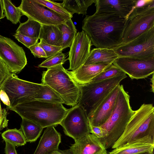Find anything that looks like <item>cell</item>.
Returning a JSON list of instances; mask_svg holds the SVG:
<instances>
[{"label":"cell","instance_id":"1","mask_svg":"<svg viewBox=\"0 0 154 154\" xmlns=\"http://www.w3.org/2000/svg\"><path fill=\"white\" fill-rule=\"evenodd\" d=\"M126 19L116 14L95 12L86 15L82 28L96 48H112L121 45Z\"/></svg>","mask_w":154,"mask_h":154},{"label":"cell","instance_id":"2","mask_svg":"<svg viewBox=\"0 0 154 154\" xmlns=\"http://www.w3.org/2000/svg\"><path fill=\"white\" fill-rule=\"evenodd\" d=\"M7 109L14 111L22 118L34 122L43 128L59 125L68 111L62 104L37 100L19 103Z\"/></svg>","mask_w":154,"mask_h":154},{"label":"cell","instance_id":"3","mask_svg":"<svg viewBox=\"0 0 154 154\" xmlns=\"http://www.w3.org/2000/svg\"><path fill=\"white\" fill-rule=\"evenodd\" d=\"M130 96L122 85L118 94L112 113L101 127L107 130L106 137L99 139L105 149L111 148L121 136L127 124L133 115L130 103Z\"/></svg>","mask_w":154,"mask_h":154},{"label":"cell","instance_id":"4","mask_svg":"<svg viewBox=\"0 0 154 154\" xmlns=\"http://www.w3.org/2000/svg\"><path fill=\"white\" fill-rule=\"evenodd\" d=\"M42 75V83L55 91L65 104L73 107L78 104L81 94L79 86L62 64L48 68Z\"/></svg>","mask_w":154,"mask_h":154},{"label":"cell","instance_id":"5","mask_svg":"<svg viewBox=\"0 0 154 154\" xmlns=\"http://www.w3.org/2000/svg\"><path fill=\"white\" fill-rule=\"evenodd\" d=\"M147 136L154 138V107L152 104L143 103L134 111L123 134L111 148Z\"/></svg>","mask_w":154,"mask_h":154},{"label":"cell","instance_id":"6","mask_svg":"<svg viewBox=\"0 0 154 154\" xmlns=\"http://www.w3.org/2000/svg\"><path fill=\"white\" fill-rule=\"evenodd\" d=\"M153 27L154 0H137L136 6L126 19L122 44L131 41Z\"/></svg>","mask_w":154,"mask_h":154},{"label":"cell","instance_id":"7","mask_svg":"<svg viewBox=\"0 0 154 154\" xmlns=\"http://www.w3.org/2000/svg\"><path fill=\"white\" fill-rule=\"evenodd\" d=\"M127 77L123 73L103 80L79 85L81 94L78 104L84 109L88 118L101 101Z\"/></svg>","mask_w":154,"mask_h":154},{"label":"cell","instance_id":"8","mask_svg":"<svg viewBox=\"0 0 154 154\" xmlns=\"http://www.w3.org/2000/svg\"><path fill=\"white\" fill-rule=\"evenodd\" d=\"M42 85V83L20 79L16 74L11 73L0 89L4 90L8 95L11 106L35 100V97Z\"/></svg>","mask_w":154,"mask_h":154},{"label":"cell","instance_id":"9","mask_svg":"<svg viewBox=\"0 0 154 154\" xmlns=\"http://www.w3.org/2000/svg\"><path fill=\"white\" fill-rule=\"evenodd\" d=\"M112 49L119 57L142 59L154 57V27L131 41Z\"/></svg>","mask_w":154,"mask_h":154},{"label":"cell","instance_id":"10","mask_svg":"<svg viewBox=\"0 0 154 154\" xmlns=\"http://www.w3.org/2000/svg\"><path fill=\"white\" fill-rule=\"evenodd\" d=\"M59 125L65 134L75 142L90 133L88 117L84 109L78 104L68 109Z\"/></svg>","mask_w":154,"mask_h":154},{"label":"cell","instance_id":"11","mask_svg":"<svg viewBox=\"0 0 154 154\" xmlns=\"http://www.w3.org/2000/svg\"><path fill=\"white\" fill-rule=\"evenodd\" d=\"M0 59L12 73H19L27 63L23 48L11 38L0 35Z\"/></svg>","mask_w":154,"mask_h":154},{"label":"cell","instance_id":"12","mask_svg":"<svg viewBox=\"0 0 154 154\" xmlns=\"http://www.w3.org/2000/svg\"><path fill=\"white\" fill-rule=\"evenodd\" d=\"M18 8L22 15L36 21L42 25H55L64 23L68 19L36 2L22 0Z\"/></svg>","mask_w":154,"mask_h":154},{"label":"cell","instance_id":"13","mask_svg":"<svg viewBox=\"0 0 154 154\" xmlns=\"http://www.w3.org/2000/svg\"><path fill=\"white\" fill-rule=\"evenodd\" d=\"M113 64L133 79H144L154 73V57L142 59L119 57Z\"/></svg>","mask_w":154,"mask_h":154},{"label":"cell","instance_id":"14","mask_svg":"<svg viewBox=\"0 0 154 154\" xmlns=\"http://www.w3.org/2000/svg\"><path fill=\"white\" fill-rule=\"evenodd\" d=\"M90 38L83 31L77 33L70 47L69 70H74L83 65L91 51Z\"/></svg>","mask_w":154,"mask_h":154},{"label":"cell","instance_id":"15","mask_svg":"<svg viewBox=\"0 0 154 154\" xmlns=\"http://www.w3.org/2000/svg\"><path fill=\"white\" fill-rule=\"evenodd\" d=\"M120 84L112 90L100 103L91 115L88 118L89 124L100 126L107 120L113 109L120 88Z\"/></svg>","mask_w":154,"mask_h":154},{"label":"cell","instance_id":"16","mask_svg":"<svg viewBox=\"0 0 154 154\" xmlns=\"http://www.w3.org/2000/svg\"><path fill=\"white\" fill-rule=\"evenodd\" d=\"M136 0H95V12L113 14L126 19L136 6Z\"/></svg>","mask_w":154,"mask_h":154},{"label":"cell","instance_id":"17","mask_svg":"<svg viewBox=\"0 0 154 154\" xmlns=\"http://www.w3.org/2000/svg\"><path fill=\"white\" fill-rule=\"evenodd\" d=\"M154 138L147 136L132 141L108 152L109 154H142L153 152Z\"/></svg>","mask_w":154,"mask_h":154},{"label":"cell","instance_id":"18","mask_svg":"<svg viewBox=\"0 0 154 154\" xmlns=\"http://www.w3.org/2000/svg\"><path fill=\"white\" fill-rule=\"evenodd\" d=\"M70 149L72 154H97L106 149L99 139L90 133L75 142Z\"/></svg>","mask_w":154,"mask_h":154},{"label":"cell","instance_id":"19","mask_svg":"<svg viewBox=\"0 0 154 154\" xmlns=\"http://www.w3.org/2000/svg\"><path fill=\"white\" fill-rule=\"evenodd\" d=\"M112 62H104L90 65H83L76 69L69 72L79 85H83L90 82Z\"/></svg>","mask_w":154,"mask_h":154},{"label":"cell","instance_id":"20","mask_svg":"<svg viewBox=\"0 0 154 154\" xmlns=\"http://www.w3.org/2000/svg\"><path fill=\"white\" fill-rule=\"evenodd\" d=\"M61 134L51 126L46 128L33 154H48L58 149Z\"/></svg>","mask_w":154,"mask_h":154},{"label":"cell","instance_id":"21","mask_svg":"<svg viewBox=\"0 0 154 154\" xmlns=\"http://www.w3.org/2000/svg\"><path fill=\"white\" fill-rule=\"evenodd\" d=\"M119 56L112 48H94L92 49L83 65L112 62Z\"/></svg>","mask_w":154,"mask_h":154},{"label":"cell","instance_id":"22","mask_svg":"<svg viewBox=\"0 0 154 154\" xmlns=\"http://www.w3.org/2000/svg\"><path fill=\"white\" fill-rule=\"evenodd\" d=\"M39 39L50 45H62V34L57 26L42 25Z\"/></svg>","mask_w":154,"mask_h":154},{"label":"cell","instance_id":"23","mask_svg":"<svg viewBox=\"0 0 154 154\" xmlns=\"http://www.w3.org/2000/svg\"><path fill=\"white\" fill-rule=\"evenodd\" d=\"M20 130L27 142L35 141L40 136L43 128L38 124L25 119L22 118Z\"/></svg>","mask_w":154,"mask_h":154},{"label":"cell","instance_id":"24","mask_svg":"<svg viewBox=\"0 0 154 154\" xmlns=\"http://www.w3.org/2000/svg\"><path fill=\"white\" fill-rule=\"evenodd\" d=\"M95 0H64L62 6L72 15L75 13L86 15L88 8Z\"/></svg>","mask_w":154,"mask_h":154},{"label":"cell","instance_id":"25","mask_svg":"<svg viewBox=\"0 0 154 154\" xmlns=\"http://www.w3.org/2000/svg\"><path fill=\"white\" fill-rule=\"evenodd\" d=\"M57 26L62 34L63 50L70 47L77 33L76 27L71 19L67 20L65 23Z\"/></svg>","mask_w":154,"mask_h":154},{"label":"cell","instance_id":"26","mask_svg":"<svg viewBox=\"0 0 154 154\" xmlns=\"http://www.w3.org/2000/svg\"><path fill=\"white\" fill-rule=\"evenodd\" d=\"M42 26V25L38 22L28 19L25 22L20 24L16 30V32L39 39Z\"/></svg>","mask_w":154,"mask_h":154},{"label":"cell","instance_id":"27","mask_svg":"<svg viewBox=\"0 0 154 154\" xmlns=\"http://www.w3.org/2000/svg\"><path fill=\"white\" fill-rule=\"evenodd\" d=\"M35 99L53 103L64 104L63 99L55 91L43 84L39 90Z\"/></svg>","mask_w":154,"mask_h":154},{"label":"cell","instance_id":"28","mask_svg":"<svg viewBox=\"0 0 154 154\" xmlns=\"http://www.w3.org/2000/svg\"><path fill=\"white\" fill-rule=\"evenodd\" d=\"M2 137L5 141H8L16 146H24L27 142L21 131L16 128L7 130L2 134Z\"/></svg>","mask_w":154,"mask_h":154},{"label":"cell","instance_id":"29","mask_svg":"<svg viewBox=\"0 0 154 154\" xmlns=\"http://www.w3.org/2000/svg\"><path fill=\"white\" fill-rule=\"evenodd\" d=\"M5 16L7 20L16 24L20 22L22 15L20 10L9 0H2Z\"/></svg>","mask_w":154,"mask_h":154},{"label":"cell","instance_id":"30","mask_svg":"<svg viewBox=\"0 0 154 154\" xmlns=\"http://www.w3.org/2000/svg\"><path fill=\"white\" fill-rule=\"evenodd\" d=\"M35 0L38 3L67 19H71L72 17V15L62 6L60 3L49 0Z\"/></svg>","mask_w":154,"mask_h":154},{"label":"cell","instance_id":"31","mask_svg":"<svg viewBox=\"0 0 154 154\" xmlns=\"http://www.w3.org/2000/svg\"><path fill=\"white\" fill-rule=\"evenodd\" d=\"M123 73L124 72L119 67L112 63L93 79L90 82H96L103 80L113 77Z\"/></svg>","mask_w":154,"mask_h":154},{"label":"cell","instance_id":"32","mask_svg":"<svg viewBox=\"0 0 154 154\" xmlns=\"http://www.w3.org/2000/svg\"><path fill=\"white\" fill-rule=\"evenodd\" d=\"M66 60L65 54L61 51L47 58L39 65L38 67L48 69L56 66L63 65Z\"/></svg>","mask_w":154,"mask_h":154},{"label":"cell","instance_id":"33","mask_svg":"<svg viewBox=\"0 0 154 154\" xmlns=\"http://www.w3.org/2000/svg\"><path fill=\"white\" fill-rule=\"evenodd\" d=\"M39 43L45 52L47 58L63 50L62 46L50 45L46 43L42 40H40Z\"/></svg>","mask_w":154,"mask_h":154},{"label":"cell","instance_id":"34","mask_svg":"<svg viewBox=\"0 0 154 154\" xmlns=\"http://www.w3.org/2000/svg\"><path fill=\"white\" fill-rule=\"evenodd\" d=\"M15 38L27 48L38 42V39L29 37L19 33H16L13 35Z\"/></svg>","mask_w":154,"mask_h":154},{"label":"cell","instance_id":"35","mask_svg":"<svg viewBox=\"0 0 154 154\" xmlns=\"http://www.w3.org/2000/svg\"><path fill=\"white\" fill-rule=\"evenodd\" d=\"M29 48L35 57L47 58L46 54L43 48L40 45L39 43L37 42L35 43L29 47Z\"/></svg>","mask_w":154,"mask_h":154},{"label":"cell","instance_id":"36","mask_svg":"<svg viewBox=\"0 0 154 154\" xmlns=\"http://www.w3.org/2000/svg\"><path fill=\"white\" fill-rule=\"evenodd\" d=\"M11 74L6 65L0 59V88Z\"/></svg>","mask_w":154,"mask_h":154},{"label":"cell","instance_id":"37","mask_svg":"<svg viewBox=\"0 0 154 154\" xmlns=\"http://www.w3.org/2000/svg\"><path fill=\"white\" fill-rule=\"evenodd\" d=\"M89 125L90 133L93 134L99 139L106 136L108 132L106 130L100 126H95Z\"/></svg>","mask_w":154,"mask_h":154},{"label":"cell","instance_id":"38","mask_svg":"<svg viewBox=\"0 0 154 154\" xmlns=\"http://www.w3.org/2000/svg\"><path fill=\"white\" fill-rule=\"evenodd\" d=\"M8 113L6 109H2L0 101V131L8 126V121L7 118Z\"/></svg>","mask_w":154,"mask_h":154},{"label":"cell","instance_id":"39","mask_svg":"<svg viewBox=\"0 0 154 154\" xmlns=\"http://www.w3.org/2000/svg\"><path fill=\"white\" fill-rule=\"evenodd\" d=\"M5 154H17L15 146L8 141H5Z\"/></svg>","mask_w":154,"mask_h":154},{"label":"cell","instance_id":"40","mask_svg":"<svg viewBox=\"0 0 154 154\" xmlns=\"http://www.w3.org/2000/svg\"><path fill=\"white\" fill-rule=\"evenodd\" d=\"M0 99L6 106L7 109L11 106L9 97L6 92L3 90L0 89Z\"/></svg>","mask_w":154,"mask_h":154},{"label":"cell","instance_id":"41","mask_svg":"<svg viewBox=\"0 0 154 154\" xmlns=\"http://www.w3.org/2000/svg\"><path fill=\"white\" fill-rule=\"evenodd\" d=\"M48 154H72L70 149L64 150L59 149L54 151Z\"/></svg>","mask_w":154,"mask_h":154},{"label":"cell","instance_id":"42","mask_svg":"<svg viewBox=\"0 0 154 154\" xmlns=\"http://www.w3.org/2000/svg\"><path fill=\"white\" fill-rule=\"evenodd\" d=\"M2 0H0V20L5 17Z\"/></svg>","mask_w":154,"mask_h":154},{"label":"cell","instance_id":"43","mask_svg":"<svg viewBox=\"0 0 154 154\" xmlns=\"http://www.w3.org/2000/svg\"><path fill=\"white\" fill-rule=\"evenodd\" d=\"M152 77L151 79L150 82L151 83V91L153 93L154 92V74H153Z\"/></svg>","mask_w":154,"mask_h":154},{"label":"cell","instance_id":"44","mask_svg":"<svg viewBox=\"0 0 154 154\" xmlns=\"http://www.w3.org/2000/svg\"><path fill=\"white\" fill-rule=\"evenodd\" d=\"M97 154H107V152L106 149L102 151Z\"/></svg>","mask_w":154,"mask_h":154},{"label":"cell","instance_id":"45","mask_svg":"<svg viewBox=\"0 0 154 154\" xmlns=\"http://www.w3.org/2000/svg\"><path fill=\"white\" fill-rule=\"evenodd\" d=\"M107 154H109L107 152ZM142 154H153V152L151 153H146Z\"/></svg>","mask_w":154,"mask_h":154},{"label":"cell","instance_id":"46","mask_svg":"<svg viewBox=\"0 0 154 154\" xmlns=\"http://www.w3.org/2000/svg\"></svg>","mask_w":154,"mask_h":154}]
</instances>
